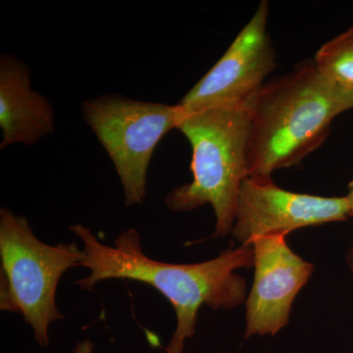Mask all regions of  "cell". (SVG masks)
<instances>
[{"label": "cell", "instance_id": "obj_5", "mask_svg": "<svg viewBox=\"0 0 353 353\" xmlns=\"http://www.w3.org/2000/svg\"><path fill=\"white\" fill-rule=\"evenodd\" d=\"M82 113L115 167L125 204L141 203L153 152L165 134L178 128L182 108L108 94L83 101Z\"/></svg>", "mask_w": 353, "mask_h": 353}, {"label": "cell", "instance_id": "obj_10", "mask_svg": "<svg viewBox=\"0 0 353 353\" xmlns=\"http://www.w3.org/2000/svg\"><path fill=\"white\" fill-rule=\"evenodd\" d=\"M313 61L330 82L353 94V27L322 46Z\"/></svg>", "mask_w": 353, "mask_h": 353}, {"label": "cell", "instance_id": "obj_12", "mask_svg": "<svg viewBox=\"0 0 353 353\" xmlns=\"http://www.w3.org/2000/svg\"><path fill=\"white\" fill-rule=\"evenodd\" d=\"M345 197H347L348 208H350V217H353V176L352 181L348 183V192Z\"/></svg>", "mask_w": 353, "mask_h": 353}, {"label": "cell", "instance_id": "obj_8", "mask_svg": "<svg viewBox=\"0 0 353 353\" xmlns=\"http://www.w3.org/2000/svg\"><path fill=\"white\" fill-rule=\"evenodd\" d=\"M285 238L259 236L248 243L254 250V278L245 301V339L276 336L287 327L294 299L314 272Z\"/></svg>", "mask_w": 353, "mask_h": 353}, {"label": "cell", "instance_id": "obj_3", "mask_svg": "<svg viewBox=\"0 0 353 353\" xmlns=\"http://www.w3.org/2000/svg\"><path fill=\"white\" fill-rule=\"evenodd\" d=\"M250 120L248 102L236 108L183 111L176 128L192 146V181L172 190L165 204L173 212L210 204L215 230L209 240L224 238L233 230L241 183L248 176Z\"/></svg>", "mask_w": 353, "mask_h": 353}, {"label": "cell", "instance_id": "obj_1", "mask_svg": "<svg viewBox=\"0 0 353 353\" xmlns=\"http://www.w3.org/2000/svg\"><path fill=\"white\" fill-rule=\"evenodd\" d=\"M83 243L80 267L88 269L85 278L75 283L92 290L104 281L129 280L150 285L168 299L176 313V328L166 353L185 352V343L194 338L199 309L230 310L245 303V279L236 271L252 268V245L223 250L214 259L192 264H174L150 259L141 248L134 228L125 230L113 245H105L85 225L69 228Z\"/></svg>", "mask_w": 353, "mask_h": 353}, {"label": "cell", "instance_id": "obj_7", "mask_svg": "<svg viewBox=\"0 0 353 353\" xmlns=\"http://www.w3.org/2000/svg\"><path fill=\"white\" fill-rule=\"evenodd\" d=\"M350 217L347 197L299 194L278 187L272 176H248L241 183L232 236L248 245L254 236L341 222Z\"/></svg>", "mask_w": 353, "mask_h": 353}, {"label": "cell", "instance_id": "obj_4", "mask_svg": "<svg viewBox=\"0 0 353 353\" xmlns=\"http://www.w3.org/2000/svg\"><path fill=\"white\" fill-rule=\"evenodd\" d=\"M82 257L75 241L48 245L24 216L0 210V309L22 316L39 347H48L50 325L64 319L57 304L58 285L70 269L80 267Z\"/></svg>", "mask_w": 353, "mask_h": 353}, {"label": "cell", "instance_id": "obj_2", "mask_svg": "<svg viewBox=\"0 0 353 353\" xmlns=\"http://www.w3.org/2000/svg\"><path fill=\"white\" fill-rule=\"evenodd\" d=\"M352 108L353 94L330 82L314 61L264 83L248 101V176L301 163L323 145L334 118Z\"/></svg>", "mask_w": 353, "mask_h": 353}, {"label": "cell", "instance_id": "obj_6", "mask_svg": "<svg viewBox=\"0 0 353 353\" xmlns=\"http://www.w3.org/2000/svg\"><path fill=\"white\" fill-rule=\"evenodd\" d=\"M268 14L264 0L217 63L183 97L179 103L183 112L236 108L259 92L277 66L267 32Z\"/></svg>", "mask_w": 353, "mask_h": 353}, {"label": "cell", "instance_id": "obj_9", "mask_svg": "<svg viewBox=\"0 0 353 353\" xmlns=\"http://www.w3.org/2000/svg\"><path fill=\"white\" fill-rule=\"evenodd\" d=\"M0 148L34 145L55 131L54 110L32 88L29 66L11 53L0 57Z\"/></svg>", "mask_w": 353, "mask_h": 353}, {"label": "cell", "instance_id": "obj_11", "mask_svg": "<svg viewBox=\"0 0 353 353\" xmlns=\"http://www.w3.org/2000/svg\"><path fill=\"white\" fill-rule=\"evenodd\" d=\"M70 353H94V343L90 340L79 341L75 348Z\"/></svg>", "mask_w": 353, "mask_h": 353}, {"label": "cell", "instance_id": "obj_13", "mask_svg": "<svg viewBox=\"0 0 353 353\" xmlns=\"http://www.w3.org/2000/svg\"><path fill=\"white\" fill-rule=\"evenodd\" d=\"M347 262L348 268H350V270L352 272L353 276V243L352 246H350V250H348L347 254Z\"/></svg>", "mask_w": 353, "mask_h": 353}]
</instances>
